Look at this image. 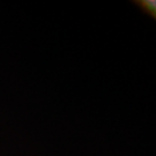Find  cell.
Segmentation results:
<instances>
[{
    "label": "cell",
    "instance_id": "cell-1",
    "mask_svg": "<svg viewBox=\"0 0 156 156\" xmlns=\"http://www.w3.org/2000/svg\"><path fill=\"white\" fill-rule=\"evenodd\" d=\"M133 4L156 21V0H135Z\"/></svg>",
    "mask_w": 156,
    "mask_h": 156
}]
</instances>
